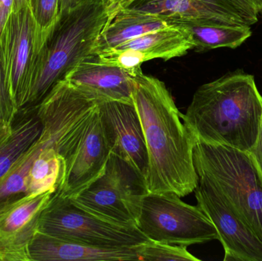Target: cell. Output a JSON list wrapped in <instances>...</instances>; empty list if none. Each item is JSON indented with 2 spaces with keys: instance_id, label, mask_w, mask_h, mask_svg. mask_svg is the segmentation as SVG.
<instances>
[{
  "instance_id": "6da1fadb",
  "label": "cell",
  "mask_w": 262,
  "mask_h": 261,
  "mask_svg": "<svg viewBox=\"0 0 262 261\" xmlns=\"http://www.w3.org/2000/svg\"><path fill=\"white\" fill-rule=\"evenodd\" d=\"M133 102L147 150L148 192L185 197L199 183L193 160L196 140L163 81L142 70L133 75Z\"/></svg>"
},
{
  "instance_id": "7a4b0ae2",
  "label": "cell",
  "mask_w": 262,
  "mask_h": 261,
  "mask_svg": "<svg viewBox=\"0 0 262 261\" xmlns=\"http://www.w3.org/2000/svg\"><path fill=\"white\" fill-rule=\"evenodd\" d=\"M261 116L255 78L237 72L200 86L182 119L195 140L249 152Z\"/></svg>"
},
{
  "instance_id": "3957f363",
  "label": "cell",
  "mask_w": 262,
  "mask_h": 261,
  "mask_svg": "<svg viewBox=\"0 0 262 261\" xmlns=\"http://www.w3.org/2000/svg\"><path fill=\"white\" fill-rule=\"evenodd\" d=\"M109 17L108 6L101 0H81L72 10L60 15L37 55L25 109L39 104L76 64L92 55Z\"/></svg>"
},
{
  "instance_id": "277c9868",
  "label": "cell",
  "mask_w": 262,
  "mask_h": 261,
  "mask_svg": "<svg viewBox=\"0 0 262 261\" xmlns=\"http://www.w3.org/2000/svg\"><path fill=\"white\" fill-rule=\"evenodd\" d=\"M193 160L231 209L262 241V173L249 152L196 140Z\"/></svg>"
},
{
  "instance_id": "5b68a950",
  "label": "cell",
  "mask_w": 262,
  "mask_h": 261,
  "mask_svg": "<svg viewBox=\"0 0 262 261\" xmlns=\"http://www.w3.org/2000/svg\"><path fill=\"white\" fill-rule=\"evenodd\" d=\"M38 231L88 246L131 248L149 242L135 225L104 219L78 205L71 198L54 193L40 216Z\"/></svg>"
},
{
  "instance_id": "8992f818",
  "label": "cell",
  "mask_w": 262,
  "mask_h": 261,
  "mask_svg": "<svg viewBox=\"0 0 262 261\" xmlns=\"http://www.w3.org/2000/svg\"><path fill=\"white\" fill-rule=\"evenodd\" d=\"M174 193H148L142 199L136 226L152 242L187 247L219 240L210 219L198 206Z\"/></svg>"
},
{
  "instance_id": "52a82bcc",
  "label": "cell",
  "mask_w": 262,
  "mask_h": 261,
  "mask_svg": "<svg viewBox=\"0 0 262 261\" xmlns=\"http://www.w3.org/2000/svg\"><path fill=\"white\" fill-rule=\"evenodd\" d=\"M148 193L146 179L125 159L111 153L102 175L72 199L104 219L136 226Z\"/></svg>"
},
{
  "instance_id": "ba28073f",
  "label": "cell",
  "mask_w": 262,
  "mask_h": 261,
  "mask_svg": "<svg viewBox=\"0 0 262 261\" xmlns=\"http://www.w3.org/2000/svg\"><path fill=\"white\" fill-rule=\"evenodd\" d=\"M0 49L11 97L18 112L26 108L38 53V30L28 0H15L0 36Z\"/></svg>"
},
{
  "instance_id": "9c48e42d",
  "label": "cell",
  "mask_w": 262,
  "mask_h": 261,
  "mask_svg": "<svg viewBox=\"0 0 262 261\" xmlns=\"http://www.w3.org/2000/svg\"><path fill=\"white\" fill-rule=\"evenodd\" d=\"M197 206L216 228L224 248V261H262V241L231 209L212 182L198 175Z\"/></svg>"
},
{
  "instance_id": "30bf717a",
  "label": "cell",
  "mask_w": 262,
  "mask_h": 261,
  "mask_svg": "<svg viewBox=\"0 0 262 261\" xmlns=\"http://www.w3.org/2000/svg\"><path fill=\"white\" fill-rule=\"evenodd\" d=\"M111 153L98 107L80 130L63 162L61 180L55 193L71 199L78 196L102 175Z\"/></svg>"
},
{
  "instance_id": "8fae6325",
  "label": "cell",
  "mask_w": 262,
  "mask_h": 261,
  "mask_svg": "<svg viewBox=\"0 0 262 261\" xmlns=\"http://www.w3.org/2000/svg\"><path fill=\"white\" fill-rule=\"evenodd\" d=\"M98 113L111 153L125 159L146 182L147 150L134 102H99Z\"/></svg>"
},
{
  "instance_id": "7c38bea8",
  "label": "cell",
  "mask_w": 262,
  "mask_h": 261,
  "mask_svg": "<svg viewBox=\"0 0 262 261\" xmlns=\"http://www.w3.org/2000/svg\"><path fill=\"white\" fill-rule=\"evenodd\" d=\"M53 193L26 196L0 210V261H31L29 247Z\"/></svg>"
},
{
  "instance_id": "4fadbf2b",
  "label": "cell",
  "mask_w": 262,
  "mask_h": 261,
  "mask_svg": "<svg viewBox=\"0 0 262 261\" xmlns=\"http://www.w3.org/2000/svg\"><path fill=\"white\" fill-rule=\"evenodd\" d=\"M134 75L104 63L98 55H90L76 64L64 79L98 102L133 103Z\"/></svg>"
},
{
  "instance_id": "5bb4252c",
  "label": "cell",
  "mask_w": 262,
  "mask_h": 261,
  "mask_svg": "<svg viewBox=\"0 0 262 261\" xmlns=\"http://www.w3.org/2000/svg\"><path fill=\"white\" fill-rule=\"evenodd\" d=\"M141 245L131 248H97L63 240L38 231L29 247V257L31 261H140L139 251Z\"/></svg>"
},
{
  "instance_id": "9a60e30c",
  "label": "cell",
  "mask_w": 262,
  "mask_h": 261,
  "mask_svg": "<svg viewBox=\"0 0 262 261\" xmlns=\"http://www.w3.org/2000/svg\"><path fill=\"white\" fill-rule=\"evenodd\" d=\"M177 25L173 18L130 7L119 9L109 17L92 55H100L141 35Z\"/></svg>"
},
{
  "instance_id": "2e32d148",
  "label": "cell",
  "mask_w": 262,
  "mask_h": 261,
  "mask_svg": "<svg viewBox=\"0 0 262 261\" xmlns=\"http://www.w3.org/2000/svg\"><path fill=\"white\" fill-rule=\"evenodd\" d=\"M193 49L195 44L189 31L177 23V26L149 32L111 50L134 51L146 62L152 59L168 61L179 58Z\"/></svg>"
},
{
  "instance_id": "e0dca14e",
  "label": "cell",
  "mask_w": 262,
  "mask_h": 261,
  "mask_svg": "<svg viewBox=\"0 0 262 261\" xmlns=\"http://www.w3.org/2000/svg\"><path fill=\"white\" fill-rule=\"evenodd\" d=\"M174 20L189 31L197 51L212 50L219 48L236 49L252 35V29L249 26L215 21Z\"/></svg>"
},
{
  "instance_id": "ac0fdd59",
  "label": "cell",
  "mask_w": 262,
  "mask_h": 261,
  "mask_svg": "<svg viewBox=\"0 0 262 261\" xmlns=\"http://www.w3.org/2000/svg\"><path fill=\"white\" fill-rule=\"evenodd\" d=\"M26 114L14 121L9 137L0 145V179L31 148L41 134V124L35 107L26 109Z\"/></svg>"
},
{
  "instance_id": "d6986e66",
  "label": "cell",
  "mask_w": 262,
  "mask_h": 261,
  "mask_svg": "<svg viewBox=\"0 0 262 261\" xmlns=\"http://www.w3.org/2000/svg\"><path fill=\"white\" fill-rule=\"evenodd\" d=\"M62 165V158L55 149L41 152L31 167L26 196L55 193L61 180Z\"/></svg>"
},
{
  "instance_id": "ffe728a7",
  "label": "cell",
  "mask_w": 262,
  "mask_h": 261,
  "mask_svg": "<svg viewBox=\"0 0 262 261\" xmlns=\"http://www.w3.org/2000/svg\"><path fill=\"white\" fill-rule=\"evenodd\" d=\"M29 6L38 30L40 50L59 19L60 0H29Z\"/></svg>"
},
{
  "instance_id": "44dd1931",
  "label": "cell",
  "mask_w": 262,
  "mask_h": 261,
  "mask_svg": "<svg viewBox=\"0 0 262 261\" xmlns=\"http://www.w3.org/2000/svg\"><path fill=\"white\" fill-rule=\"evenodd\" d=\"M186 247L149 241L140 247V261H200L186 249Z\"/></svg>"
},
{
  "instance_id": "7402d4cb",
  "label": "cell",
  "mask_w": 262,
  "mask_h": 261,
  "mask_svg": "<svg viewBox=\"0 0 262 261\" xmlns=\"http://www.w3.org/2000/svg\"><path fill=\"white\" fill-rule=\"evenodd\" d=\"M18 113V110L9 92L0 49V118L9 125H12Z\"/></svg>"
},
{
  "instance_id": "603a6c76",
  "label": "cell",
  "mask_w": 262,
  "mask_h": 261,
  "mask_svg": "<svg viewBox=\"0 0 262 261\" xmlns=\"http://www.w3.org/2000/svg\"><path fill=\"white\" fill-rule=\"evenodd\" d=\"M249 153H250L252 159L255 160V163L257 164L262 173V116L258 136H257L255 144L249 150Z\"/></svg>"
},
{
  "instance_id": "cb8c5ba5",
  "label": "cell",
  "mask_w": 262,
  "mask_h": 261,
  "mask_svg": "<svg viewBox=\"0 0 262 261\" xmlns=\"http://www.w3.org/2000/svg\"><path fill=\"white\" fill-rule=\"evenodd\" d=\"M15 0H0V36L10 16Z\"/></svg>"
},
{
  "instance_id": "d4e9b609",
  "label": "cell",
  "mask_w": 262,
  "mask_h": 261,
  "mask_svg": "<svg viewBox=\"0 0 262 261\" xmlns=\"http://www.w3.org/2000/svg\"><path fill=\"white\" fill-rule=\"evenodd\" d=\"M245 10L254 18H258V14L262 11V0H236Z\"/></svg>"
},
{
  "instance_id": "484cf974",
  "label": "cell",
  "mask_w": 262,
  "mask_h": 261,
  "mask_svg": "<svg viewBox=\"0 0 262 261\" xmlns=\"http://www.w3.org/2000/svg\"><path fill=\"white\" fill-rule=\"evenodd\" d=\"M135 2L136 0H112V3L108 7L110 16L119 9L129 7Z\"/></svg>"
},
{
  "instance_id": "4316f807",
  "label": "cell",
  "mask_w": 262,
  "mask_h": 261,
  "mask_svg": "<svg viewBox=\"0 0 262 261\" xmlns=\"http://www.w3.org/2000/svg\"><path fill=\"white\" fill-rule=\"evenodd\" d=\"M12 125H9L0 118V145L9 137V135L12 133Z\"/></svg>"
},
{
  "instance_id": "83f0119b",
  "label": "cell",
  "mask_w": 262,
  "mask_h": 261,
  "mask_svg": "<svg viewBox=\"0 0 262 261\" xmlns=\"http://www.w3.org/2000/svg\"><path fill=\"white\" fill-rule=\"evenodd\" d=\"M81 0H60V15L72 10Z\"/></svg>"
},
{
  "instance_id": "f1b7e54d",
  "label": "cell",
  "mask_w": 262,
  "mask_h": 261,
  "mask_svg": "<svg viewBox=\"0 0 262 261\" xmlns=\"http://www.w3.org/2000/svg\"><path fill=\"white\" fill-rule=\"evenodd\" d=\"M101 1L104 2V3L107 5V6H110L111 3H112V0H101Z\"/></svg>"
},
{
  "instance_id": "f546056e",
  "label": "cell",
  "mask_w": 262,
  "mask_h": 261,
  "mask_svg": "<svg viewBox=\"0 0 262 261\" xmlns=\"http://www.w3.org/2000/svg\"><path fill=\"white\" fill-rule=\"evenodd\" d=\"M28 1H29V0H28Z\"/></svg>"
},
{
  "instance_id": "4dcf8cb0",
  "label": "cell",
  "mask_w": 262,
  "mask_h": 261,
  "mask_svg": "<svg viewBox=\"0 0 262 261\" xmlns=\"http://www.w3.org/2000/svg\"><path fill=\"white\" fill-rule=\"evenodd\" d=\"M261 13H262V11H261Z\"/></svg>"
}]
</instances>
